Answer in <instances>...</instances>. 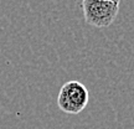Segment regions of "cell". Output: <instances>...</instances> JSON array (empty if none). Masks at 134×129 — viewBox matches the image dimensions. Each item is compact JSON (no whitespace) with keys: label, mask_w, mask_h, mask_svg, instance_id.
<instances>
[{"label":"cell","mask_w":134,"mask_h":129,"mask_svg":"<svg viewBox=\"0 0 134 129\" xmlns=\"http://www.w3.org/2000/svg\"><path fill=\"white\" fill-rule=\"evenodd\" d=\"M119 0H83V16L88 25L108 27L118 15Z\"/></svg>","instance_id":"1"},{"label":"cell","mask_w":134,"mask_h":129,"mask_svg":"<svg viewBox=\"0 0 134 129\" xmlns=\"http://www.w3.org/2000/svg\"><path fill=\"white\" fill-rule=\"evenodd\" d=\"M88 89L78 81L65 83L58 93L57 104L60 109L67 114H78L88 103Z\"/></svg>","instance_id":"2"}]
</instances>
